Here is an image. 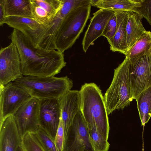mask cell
Returning a JSON list of instances; mask_svg holds the SVG:
<instances>
[{
  "instance_id": "1",
  "label": "cell",
  "mask_w": 151,
  "mask_h": 151,
  "mask_svg": "<svg viewBox=\"0 0 151 151\" xmlns=\"http://www.w3.org/2000/svg\"><path fill=\"white\" fill-rule=\"evenodd\" d=\"M8 37L18 50L23 76H55L66 65L63 53L35 45L18 30L14 29Z\"/></svg>"
},
{
  "instance_id": "2",
  "label": "cell",
  "mask_w": 151,
  "mask_h": 151,
  "mask_svg": "<svg viewBox=\"0 0 151 151\" xmlns=\"http://www.w3.org/2000/svg\"><path fill=\"white\" fill-rule=\"evenodd\" d=\"M80 111L87 125H94L108 139L110 129L108 113L101 91L93 83H85L79 91Z\"/></svg>"
},
{
  "instance_id": "3",
  "label": "cell",
  "mask_w": 151,
  "mask_h": 151,
  "mask_svg": "<svg viewBox=\"0 0 151 151\" xmlns=\"http://www.w3.org/2000/svg\"><path fill=\"white\" fill-rule=\"evenodd\" d=\"M25 90L32 98L39 100L60 99L73 87L68 76L38 77L23 76L14 81Z\"/></svg>"
},
{
  "instance_id": "4",
  "label": "cell",
  "mask_w": 151,
  "mask_h": 151,
  "mask_svg": "<svg viewBox=\"0 0 151 151\" xmlns=\"http://www.w3.org/2000/svg\"><path fill=\"white\" fill-rule=\"evenodd\" d=\"M129 58L126 57L123 62L115 69L111 85L104 96L108 114L114 111L123 109L133 100L129 76Z\"/></svg>"
},
{
  "instance_id": "5",
  "label": "cell",
  "mask_w": 151,
  "mask_h": 151,
  "mask_svg": "<svg viewBox=\"0 0 151 151\" xmlns=\"http://www.w3.org/2000/svg\"><path fill=\"white\" fill-rule=\"evenodd\" d=\"M91 7L90 4L78 7L65 17L55 37V50L64 53L73 45L86 26L90 16Z\"/></svg>"
},
{
  "instance_id": "6",
  "label": "cell",
  "mask_w": 151,
  "mask_h": 151,
  "mask_svg": "<svg viewBox=\"0 0 151 151\" xmlns=\"http://www.w3.org/2000/svg\"><path fill=\"white\" fill-rule=\"evenodd\" d=\"M63 2L53 21L30 40L34 44L46 49L55 50V37L64 19L74 9L88 4L87 0H63Z\"/></svg>"
},
{
  "instance_id": "7",
  "label": "cell",
  "mask_w": 151,
  "mask_h": 151,
  "mask_svg": "<svg viewBox=\"0 0 151 151\" xmlns=\"http://www.w3.org/2000/svg\"><path fill=\"white\" fill-rule=\"evenodd\" d=\"M0 124L32 97L14 81L5 85H0Z\"/></svg>"
},
{
  "instance_id": "8",
  "label": "cell",
  "mask_w": 151,
  "mask_h": 151,
  "mask_svg": "<svg viewBox=\"0 0 151 151\" xmlns=\"http://www.w3.org/2000/svg\"><path fill=\"white\" fill-rule=\"evenodd\" d=\"M63 151H96L91 143L87 126L80 111L67 132Z\"/></svg>"
},
{
  "instance_id": "9",
  "label": "cell",
  "mask_w": 151,
  "mask_h": 151,
  "mask_svg": "<svg viewBox=\"0 0 151 151\" xmlns=\"http://www.w3.org/2000/svg\"><path fill=\"white\" fill-rule=\"evenodd\" d=\"M20 55L12 42L0 50V85H5L23 76Z\"/></svg>"
},
{
  "instance_id": "10",
  "label": "cell",
  "mask_w": 151,
  "mask_h": 151,
  "mask_svg": "<svg viewBox=\"0 0 151 151\" xmlns=\"http://www.w3.org/2000/svg\"><path fill=\"white\" fill-rule=\"evenodd\" d=\"M61 118L60 99L39 100L40 127L54 140Z\"/></svg>"
},
{
  "instance_id": "11",
  "label": "cell",
  "mask_w": 151,
  "mask_h": 151,
  "mask_svg": "<svg viewBox=\"0 0 151 151\" xmlns=\"http://www.w3.org/2000/svg\"><path fill=\"white\" fill-rule=\"evenodd\" d=\"M129 76L132 99L151 86V55L129 64Z\"/></svg>"
},
{
  "instance_id": "12",
  "label": "cell",
  "mask_w": 151,
  "mask_h": 151,
  "mask_svg": "<svg viewBox=\"0 0 151 151\" xmlns=\"http://www.w3.org/2000/svg\"><path fill=\"white\" fill-rule=\"evenodd\" d=\"M39 112V100L32 98L13 115L21 139L27 133L35 132L40 127Z\"/></svg>"
},
{
  "instance_id": "13",
  "label": "cell",
  "mask_w": 151,
  "mask_h": 151,
  "mask_svg": "<svg viewBox=\"0 0 151 151\" xmlns=\"http://www.w3.org/2000/svg\"><path fill=\"white\" fill-rule=\"evenodd\" d=\"M114 13L111 10L100 9L93 14L82 42L85 52L95 40L102 35L106 25Z\"/></svg>"
},
{
  "instance_id": "14",
  "label": "cell",
  "mask_w": 151,
  "mask_h": 151,
  "mask_svg": "<svg viewBox=\"0 0 151 151\" xmlns=\"http://www.w3.org/2000/svg\"><path fill=\"white\" fill-rule=\"evenodd\" d=\"M22 139L13 115L0 124V151H20Z\"/></svg>"
},
{
  "instance_id": "15",
  "label": "cell",
  "mask_w": 151,
  "mask_h": 151,
  "mask_svg": "<svg viewBox=\"0 0 151 151\" xmlns=\"http://www.w3.org/2000/svg\"><path fill=\"white\" fill-rule=\"evenodd\" d=\"M31 2L35 19L45 28L53 21L63 4V0H31Z\"/></svg>"
},
{
  "instance_id": "16",
  "label": "cell",
  "mask_w": 151,
  "mask_h": 151,
  "mask_svg": "<svg viewBox=\"0 0 151 151\" xmlns=\"http://www.w3.org/2000/svg\"><path fill=\"white\" fill-rule=\"evenodd\" d=\"M60 100L65 138L75 116L80 111L81 98L79 91L70 90L60 98Z\"/></svg>"
},
{
  "instance_id": "17",
  "label": "cell",
  "mask_w": 151,
  "mask_h": 151,
  "mask_svg": "<svg viewBox=\"0 0 151 151\" xmlns=\"http://www.w3.org/2000/svg\"><path fill=\"white\" fill-rule=\"evenodd\" d=\"M127 11H114L115 13L117 18L116 31L114 37L108 40L110 45L111 50L120 52L125 55L128 51L126 32Z\"/></svg>"
},
{
  "instance_id": "18",
  "label": "cell",
  "mask_w": 151,
  "mask_h": 151,
  "mask_svg": "<svg viewBox=\"0 0 151 151\" xmlns=\"http://www.w3.org/2000/svg\"><path fill=\"white\" fill-rule=\"evenodd\" d=\"M3 23L22 32L30 39L45 27L34 19L15 16L4 17Z\"/></svg>"
},
{
  "instance_id": "19",
  "label": "cell",
  "mask_w": 151,
  "mask_h": 151,
  "mask_svg": "<svg viewBox=\"0 0 151 151\" xmlns=\"http://www.w3.org/2000/svg\"><path fill=\"white\" fill-rule=\"evenodd\" d=\"M0 7L3 10L4 18L15 16L35 19L31 0H0Z\"/></svg>"
},
{
  "instance_id": "20",
  "label": "cell",
  "mask_w": 151,
  "mask_h": 151,
  "mask_svg": "<svg viewBox=\"0 0 151 151\" xmlns=\"http://www.w3.org/2000/svg\"><path fill=\"white\" fill-rule=\"evenodd\" d=\"M143 18L141 15L135 12L127 11L126 32L128 51L139 37L146 31L142 23Z\"/></svg>"
},
{
  "instance_id": "21",
  "label": "cell",
  "mask_w": 151,
  "mask_h": 151,
  "mask_svg": "<svg viewBox=\"0 0 151 151\" xmlns=\"http://www.w3.org/2000/svg\"><path fill=\"white\" fill-rule=\"evenodd\" d=\"M151 55V32L146 31L127 53L131 64H133L141 57Z\"/></svg>"
},
{
  "instance_id": "22",
  "label": "cell",
  "mask_w": 151,
  "mask_h": 151,
  "mask_svg": "<svg viewBox=\"0 0 151 151\" xmlns=\"http://www.w3.org/2000/svg\"><path fill=\"white\" fill-rule=\"evenodd\" d=\"M91 6L111 10L131 11L140 5V0H90Z\"/></svg>"
},
{
  "instance_id": "23",
  "label": "cell",
  "mask_w": 151,
  "mask_h": 151,
  "mask_svg": "<svg viewBox=\"0 0 151 151\" xmlns=\"http://www.w3.org/2000/svg\"><path fill=\"white\" fill-rule=\"evenodd\" d=\"M142 126L151 117V86L141 93L136 99Z\"/></svg>"
},
{
  "instance_id": "24",
  "label": "cell",
  "mask_w": 151,
  "mask_h": 151,
  "mask_svg": "<svg viewBox=\"0 0 151 151\" xmlns=\"http://www.w3.org/2000/svg\"><path fill=\"white\" fill-rule=\"evenodd\" d=\"M87 126L91 142L95 150L108 151L110 145L108 139L99 133L95 126Z\"/></svg>"
},
{
  "instance_id": "25",
  "label": "cell",
  "mask_w": 151,
  "mask_h": 151,
  "mask_svg": "<svg viewBox=\"0 0 151 151\" xmlns=\"http://www.w3.org/2000/svg\"><path fill=\"white\" fill-rule=\"evenodd\" d=\"M22 151H46L34 132H29L22 139Z\"/></svg>"
},
{
  "instance_id": "26",
  "label": "cell",
  "mask_w": 151,
  "mask_h": 151,
  "mask_svg": "<svg viewBox=\"0 0 151 151\" xmlns=\"http://www.w3.org/2000/svg\"><path fill=\"white\" fill-rule=\"evenodd\" d=\"M46 151H59L54 140L40 127L34 132Z\"/></svg>"
},
{
  "instance_id": "27",
  "label": "cell",
  "mask_w": 151,
  "mask_h": 151,
  "mask_svg": "<svg viewBox=\"0 0 151 151\" xmlns=\"http://www.w3.org/2000/svg\"><path fill=\"white\" fill-rule=\"evenodd\" d=\"M133 11L145 18L151 26V0H140L139 5Z\"/></svg>"
},
{
  "instance_id": "28",
  "label": "cell",
  "mask_w": 151,
  "mask_h": 151,
  "mask_svg": "<svg viewBox=\"0 0 151 151\" xmlns=\"http://www.w3.org/2000/svg\"><path fill=\"white\" fill-rule=\"evenodd\" d=\"M117 25V18L115 12L106 25L102 36L106 38L107 40L112 38L115 34Z\"/></svg>"
},
{
  "instance_id": "29",
  "label": "cell",
  "mask_w": 151,
  "mask_h": 151,
  "mask_svg": "<svg viewBox=\"0 0 151 151\" xmlns=\"http://www.w3.org/2000/svg\"><path fill=\"white\" fill-rule=\"evenodd\" d=\"M64 140V130L61 118L54 139L55 145L59 151H63Z\"/></svg>"
},
{
  "instance_id": "30",
  "label": "cell",
  "mask_w": 151,
  "mask_h": 151,
  "mask_svg": "<svg viewBox=\"0 0 151 151\" xmlns=\"http://www.w3.org/2000/svg\"><path fill=\"white\" fill-rule=\"evenodd\" d=\"M20 151H22L21 148V149H20Z\"/></svg>"
},
{
  "instance_id": "31",
  "label": "cell",
  "mask_w": 151,
  "mask_h": 151,
  "mask_svg": "<svg viewBox=\"0 0 151 151\" xmlns=\"http://www.w3.org/2000/svg\"><path fill=\"white\" fill-rule=\"evenodd\" d=\"M143 151H144L143 149Z\"/></svg>"
}]
</instances>
